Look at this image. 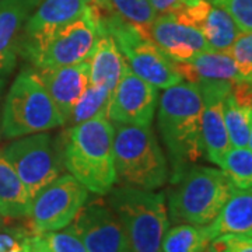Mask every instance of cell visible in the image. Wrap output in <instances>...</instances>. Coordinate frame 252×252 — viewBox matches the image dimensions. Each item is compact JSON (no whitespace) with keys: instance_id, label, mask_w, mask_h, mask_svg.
Here are the masks:
<instances>
[{"instance_id":"obj_37","label":"cell","mask_w":252,"mask_h":252,"mask_svg":"<svg viewBox=\"0 0 252 252\" xmlns=\"http://www.w3.org/2000/svg\"><path fill=\"white\" fill-rule=\"evenodd\" d=\"M0 137H1V114H0Z\"/></svg>"},{"instance_id":"obj_39","label":"cell","mask_w":252,"mask_h":252,"mask_svg":"<svg viewBox=\"0 0 252 252\" xmlns=\"http://www.w3.org/2000/svg\"><path fill=\"white\" fill-rule=\"evenodd\" d=\"M13 252H27V251H26V250L23 248V250H18V251H13Z\"/></svg>"},{"instance_id":"obj_17","label":"cell","mask_w":252,"mask_h":252,"mask_svg":"<svg viewBox=\"0 0 252 252\" xmlns=\"http://www.w3.org/2000/svg\"><path fill=\"white\" fill-rule=\"evenodd\" d=\"M35 72L66 124L73 107L90 84L89 62L84 61L62 67L35 69Z\"/></svg>"},{"instance_id":"obj_15","label":"cell","mask_w":252,"mask_h":252,"mask_svg":"<svg viewBox=\"0 0 252 252\" xmlns=\"http://www.w3.org/2000/svg\"><path fill=\"white\" fill-rule=\"evenodd\" d=\"M87 0H42L28 17L20 54L38 48L69 23L81 17L90 9Z\"/></svg>"},{"instance_id":"obj_5","label":"cell","mask_w":252,"mask_h":252,"mask_svg":"<svg viewBox=\"0 0 252 252\" xmlns=\"http://www.w3.org/2000/svg\"><path fill=\"white\" fill-rule=\"evenodd\" d=\"M168 196V217L172 223L210 224L220 213L234 187L221 170L192 165L174 180Z\"/></svg>"},{"instance_id":"obj_12","label":"cell","mask_w":252,"mask_h":252,"mask_svg":"<svg viewBox=\"0 0 252 252\" xmlns=\"http://www.w3.org/2000/svg\"><path fill=\"white\" fill-rule=\"evenodd\" d=\"M158 104V89L126 69L111 95L108 119L112 124L150 126Z\"/></svg>"},{"instance_id":"obj_19","label":"cell","mask_w":252,"mask_h":252,"mask_svg":"<svg viewBox=\"0 0 252 252\" xmlns=\"http://www.w3.org/2000/svg\"><path fill=\"white\" fill-rule=\"evenodd\" d=\"M182 80L199 84L206 81L240 80V73L231 55L227 51L207 49L185 62H174Z\"/></svg>"},{"instance_id":"obj_9","label":"cell","mask_w":252,"mask_h":252,"mask_svg":"<svg viewBox=\"0 0 252 252\" xmlns=\"http://www.w3.org/2000/svg\"><path fill=\"white\" fill-rule=\"evenodd\" d=\"M1 153L16 170L31 198L59 178L64 170L62 150L46 132L16 137Z\"/></svg>"},{"instance_id":"obj_27","label":"cell","mask_w":252,"mask_h":252,"mask_svg":"<svg viewBox=\"0 0 252 252\" xmlns=\"http://www.w3.org/2000/svg\"><path fill=\"white\" fill-rule=\"evenodd\" d=\"M111 4L122 20L149 35L150 26L157 17L150 0H111Z\"/></svg>"},{"instance_id":"obj_22","label":"cell","mask_w":252,"mask_h":252,"mask_svg":"<svg viewBox=\"0 0 252 252\" xmlns=\"http://www.w3.org/2000/svg\"><path fill=\"white\" fill-rule=\"evenodd\" d=\"M32 198L16 170L0 152V216L24 219L30 216Z\"/></svg>"},{"instance_id":"obj_18","label":"cell","mask_w":252,"mask_h":252,"mask_svg":"<svg viewBox=\"0 0 252 252\" xmlns=\"http://www.w3.org/2000/svg\"><path fill=\"white\" fill-rule=\"evenodd\" d=\"M41 0H0V76L13 72L20 52V34Z\"/></svg>"},{"instance_id":"obj_25","label":"cell","mask_w":252,"mask_h":252,"mask_svg":"<svg viewBox=\"0 0 252 252\" xmlns=\"http://www.w3.org/2000/svg\"><path fill=\"white\" fill-rule=\"evenodd\" d=\"M252 122V105L240 104L230 94L224 99V124L231 147H247Z\"/></svg>"},{"instance_id":"obj_1","label":"cell","mask_w":252,"mask_h":252,"mask_svg":"<svg viewBox=\"0 0 252 252\" xmlns=\"http://www.w3.org/2000/svg\"><path fill=\"white\" fill-rule=\"evenodd\" d=\"M157 108V125L171 158L174 181L205 156L202 140L203 101L198 84L180 81L164 89Z\"/></svg>"},{"instance_id":"obj_36","label":"cell","mask_w":252,"mask_h":252,"mask_svg":"<svg viewBox=\"0 0 252 252\" xmlns=\"http://www.w3.org/2000/svg\"><path fill=\"white\" fill-rule=\"evenodd\" d=\"M248 147L252 150V122H251V132H250V140H248Z\"/></svg>"},{"instance_id":"obj_20","label":"cell","mask_w":252,"mask_h":252,"mask_svg":"<svg viewBox=\"0 0 252 252\" xmlns=\"http://www.w3.org/2000/svg\"><path fill=\"white\" fill-rule=\"evenodd\" d=\"M205 230L210 240L223 234L252 237V187L233 189L220 213Z\"/></svg>"},{"instance_id":"obj_7","label":"cell","mask_w":252,"mask_h":252,"mask_svg":"<svg viewBox=\"0 0 252 252\" xmlns=\"http://www.w3.org/2000/svg\"><path fill=\"white\" fill-rule=\"evenodd\" d=\"M101 30L114 38L127 69L156 89L164 90L184 81L175 69V63L154 44L150 36L126 23L115 11L108 13L107 17L102 14Z\"/></svg>"},{"instance_id":"obj_34","label":"cell","mask_w":252,"mask_h":252,"mask_svg":"<svg viewBox=\"0 0 252 252\" xmlns=\"http://www.w3.org/2000/svg\"><path fill=\"white\" fill-rule=\"evenodd\" d=\"M24 250L27 252H51L48 250L46 244L44 243L42 235L35 234V233H31L28 235L24 243Z\"/></svg>"},{"instance_id":"obj_3","label":"cell","mask_w":252,"mask_h":252,"mask_svg":"<svg viewBox=\"0 0 252 252\" xmlns=\"http://www.w3.org/2000/svg\"><path fill=\"white\" fill-rule=\"evenodd\" d=\"M114 126L117 181L126 187L147 190L162 187L168 181L170 167L152 125Z\"/></svg>"},{"instance_id":"obj_26","label":"cell","mask_w":252,"mask_h":252,"mask_svg":"<svg viewBox=\"0 0 252 252\" xmlns=\"http://www.w3.org/2000/svg\"><path fill=\"white\" fill-rule=\"evenodd\" d=\"M234 188L252 187V150L247 147H231L219 165Z\"/></svg>"},{"instance_id":"obj_13","label":"cell","mask_w":252,"mask_h":252,"mask_svg":"<svg viewBox=\"0 0 252 252\" xmlns=\"http://www.w3.org/2000/svg\"><path fill=\"white\" fill-rule=\"evenodd\" d=\"M172 13L198 28L213 51H228L241 31L230 13L216 0H184Z\"/></svg>"},{"instance_id":"obj_28","label":"cell","mask_w":252,"mask_h":252,"mask_svg":"<svg viewBox=\"0 0 252 252\" xmlns=\"http://www.w3.org/2000/svg\"><path fill=\"white\" fill-rule=\"evenodd\" d=\"M231 55L241 79L252 77V31H240L227 51Z\"/></svg>"},{"instance_id":"obj_16","label":"cell","mask_w":252,"mask_h":252,"mask_svg":"<svg viewBox=\"0 0 252 252\" xmlns=\"http://www.w3.org/2000/svg\"><path fill=\"white\" fill-rule=\"evenodd\" d=\"M149 36L172 62H185L195 55L210 49L198 28L181 20L174 13L157 16Z\"/></svg>"},{"instance_id":"obj_31","label":"cell","mask_w":252,"mask_h":252,"mask_svg":"<svg viewBox=\"0 0 252 252\" xmlns=\"http://www.w3.org/2000/svg\"><path fill=\"white\" fill-rule=\"evenodd\" d=\"M233 17L241 31H252V0H216Z\"/></svg>"},{"instance_id":"obj_11","label":"cell","mask_w":252,"mask_h":252,"mask_svg":"<svg viewBox=\"0 0 252 252\" xmlns=\"http://www.w3.org/2000/svg\"><path fill=\"white\" fill-rule=\"evenodd\" d=\"M69 227L89 252H129L122 224L104 199H87Z\"/></svg>"},{"instance_id":"obj_23","label":"cell","mask_w":252,"mask_h":252,"mask_svg":"<svg viewBox=\"0 0 252 252\" xmlns=\"http://www.w3.org/2000/svg\"><path fill=\"white\" fill-rule=\"evenodd\" d=\"M209 243L205 225L180 223L167 230L160 252H205Z\"/></svg>"},{"instance_id":"obj_30","label":"cell","mask_w":252,"mask_h":252,"mask_svg":"<svg viewBox=\"0 0 252 252\" xmlns=\"http://www.w3.org/2000/svg\"><path fill=\"white\" fill-rule=\"evenodd\" d=\"M206 252H252V237L223 234L210 240Z\"/></svg>"},{"instance_id":"obj_33","label":"cell","mask_w":252,"mask_h":252,"mask_svg":"<svg viewBox=\"0 0 252 252\" xmlns=\"http://www.w3.org/2000/svg\"><path fill=\"white\" fill-rule=\"evenodd\" d=\"M150 1L157 16H162L175 11L182 4L184 0H150Z\"/></svg>"},{"instance_id":"obj_35","label":"cell","mask_w":252,"mask_h":252,"mask_svg":"<svg viewBox=\"0 0 252 252\" xmlns=\"http://www.w3.org/2000/svg\"><path fill=\"white\" fill-rule=\"evenodd\" d=\"M90 1L91 4L97 6L101 11H105V13H112V4H111V0H87Z\"/></svg>"},{"instance_id":"obj_24","label":"cell","mask_w":252,"mask_h":252,"mask_svg":"<svg viewBox=\"0 0 252 252\" xmlns=\"http://www.w3.org/2000/svg\"><path fill=\"white\" fill-rule=\"evenodd\" d=\"M111 95L112 94L107 89L94 86L90 83L84 93L81 94L79 101L76 102V105L73 107L72 112L66 119L64 125L74 126L81 122L94 119V118H108Z\"/></svg>"},{"instance_id":"obj_21","label":"cell","mask_w":252,"mask_h":252,"mask_svg":"<svg viewBox=\"0 0 252 252\" xmlns=\"http://www.w3.org/2000/svg\"><path fill=\"white\" fill-rule=\"evenodd\" d=\"M87 62L90 69L91 84L104 87L111 94L117 89L118 83L127 69L117 42L108 32L102 30Z\"/></svg>"},{"instance_id":"obj_40","label":"cell","mask_w":252,"mask_h":252,"mask_svg":"<svg viewBox=\"0 0 252 252\" xmlns=\"http://www.w3.org/2000/svg\"><path fill=\"white\" fill-rule=\"evenodd\" d=\"M251 79H252V77H251Z\"/></svg>"},{"instance_id":"obj_6","label":"cell","mask_w":252,"mask_h":252,"mask_svg":"<svg viewBox=\"0 0 252 252\" xmlns=\"http://www.w3.org/2000/svg\"><path fill=\"white\" fill-rule=\"evenodd\" d=\"M64 125V119L35 70L14 79L1 109V136L16 139Z\"/></svg>"},{"instance_id":"obj_32","label":"cell","mask_w":252,"mask_h":252,"mask_svg":"<svg viewBox=\"0 0 252 252\" xmlns=\"http://www.w3.org/2000/svg\"><path fill=\"white\" fill-rule=\"evenodd\" d=\"M31 230L9 227H0V252H13L23 250L27 237L31 234Z\"/></svg>"},{"instance_id":"obj_10","label":"cell","mask_w":252,"mask_h":252,"mask_svg":"<svg viewBox=\"0 0 252 252\" xmlns=\"http://www.w3.org/2000/svg\"><path fill=\"white\" fill-rule=\"evenodd\" d=\"M89 199V189L70 174H62L32 198L30 230L35 234L62 230L70 224Z\"/></svg>"},{"instance_id":"obj_8","label":"cell","mask_w":252,"mask_h":252,"mask_svg":"<svg viewBox=\"0 0 252 252\" xmlns=\"http://www.w3.org/2000/svg\"><path fill=\"white\" fill-rule=\"evenodd\" d=\"M102 13L97 6L91 4L81 17L61 28L45 44L21 55L35 69L62 67L87 61L101 34Z\"/></svg>"},{"instance_id":"obj_2","label":"cell","mask_w":252,"mask_h":252,"mask_svg":"<svg viewBox=\"0 0 252 252\" xmlns=\"http://www.w3.org/2000/svg\"><path fill=\"white\" fill-rule=\"evenodd\" d=\"M64 136V170L89 192L107 195L117 182L114 124L105 117L94 118L69 127Z\"/></svg>"},{"instance_id":"obj_14","label":"cell","mask_w":252,"mask_h":252,"mask_svg":"<svg viewBox=\"0 0 252 252\" xmlns=\"http://www.w3.org/2000/svg\"><path fill=\"white\" fill-rule=\"evenodd\" d=\"M228 81L199 83L202 94V140L205 154L216 165H220L225 153L231 149L224 124V99L231 91Z\"/></svg>"},{"instance_id":"obj_4","label":"cell","mask_w":252,"mask_h":252,"mask_svg":"<svg viewBox=\"0 0 252 252\" xmlns=\"http://www.w3.org/2000/svg\"><path fill=\"white\" fill-rule=\"evenodd\" d=\"M107 195L125 231L129 252H160L170 228L164 193L122 185L112 187Z\"/></svg>"},{"instance_id":"obj_29","label":"cell","mask_w":252,"mask_h":252,"mask_svg":"<svg viewBox=\"0 0 252 252\" xmlns=\"http://www.w3.org/2000/svg\"><path fill=\"white\" fill-rule=\"evenodd\" d=\"M41 235L51 252H89L79 235L69 225L62 230L48 231Z\"/></svg>"},{"instance_id":"obj_38","label":"cell","mask_w":252,"mask_h":252,"mask_svg":"<svg viewBox=\"0 0 252 252\" xmlns=\"http://www.w3.org/2000/svg\"><path fill=\"white\" fill-rule=\"evenodd\" d=\"M1 225H3V217L0 216V227H1Z\"/></svg>"}]
</instances>
